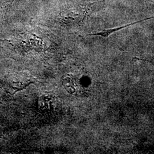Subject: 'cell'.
<instances>
[{
    "mask_svg": "<svg viewBox=\"0 0 154 154\" xmlns=\"http://www.w3.org/2000/svg\"><path fill=\"white\" fill-rule=\"evenodd\" d=\"M79 7H71L61 12L60 21L68 26L75 25L81 22L84 18V13L78 10Z\"/></svg>",
    "mask_w": 154,
    "mask_h": 154,
    "instance_id": "cell-1",
    "label": "cell"
},
{
    "mask_svg": "<svg viewBox=\"0 0 154 154\" xmlns=\"http://www.w3.org/2000/svg\"><path fill=\"white\" fill-rule=\"evenodd\" d=\"M62 84L66 91L73 95L79 96L83 93V87L80 79L73 74H67L63 77Z\"/></svg>",
    "mask_w": 154,
    "mask_h": 154,
    "instance_id": "cell-2",
    "label": "cell"
},
{
    "mask_svg": "<svg viewBox=\"0 0 154 154\" xmlns=\"http://www.w3.org/2000/svg\"><path fill=\"white\" fill-rule=\"evenodd\" d=\"M137 59H138V58H137ZM138 60H142V61H147V62H151V63H152V65H154V61H149V60H142V59H138Z\"/></svg>",
    "mask_w": 154,
    "mask_h": 154,
    "instance_id": "cell-3",
    "label": "cell"
}]
</instances>
